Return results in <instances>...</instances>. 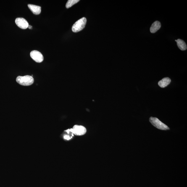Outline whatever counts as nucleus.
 Segmentation results:
<instances>
[{"mask_svg":"<svg viewBox=\"0 0 187 187\" xmlns=\"http://www.w3.org/2000/svg\"><path fill=\"white\" fill-rule=\"evenodd\" d=\"M16 81L19 84L24 86L31 85L34 82V79L33 77L26 75L24 76H19L16 79Z\"/></svg>","mask_w":187,"mask_h":187,"instance_id":"f257e3e1","label":"nucleus"},{"mask_svg":"<svg viewBox=\"0 0 187 187\" xmlns=\"http://www.w3.org/2000/svg\"><path fill=\"white\" fill-rule=\"evenodd\" d=\"M87 20L85 17L82 18L77 21L72 26V31L75 33H77L83 30L86 25Z\"/></svg>","mask_w":187,"mask_h":187,"instance_id":"f03ea898","label":"nucleus"},{"mask_svg":"<svg viewBox=\"0 0 187 187\" xmlns=\"http://www.w3.org/2000/svg\"><path fill=\"white\" fill-rule=\"evenodd\" d=\"M149 121L153 126L159 129L164 130H170V128L167 125L163 123L156 117H151L149 119Z\"/></svg>","mask_w":187,"mask_h":187,"instance_id":"7ed1b4c3","label":"nucleus"},{"mask_svg":"<svg viewBox=\"0 0 187 187\" xmlns=\"http://www.w3.org/2000/svg\"><path fill=\"white\" fill-rule=\"evenodd\" d=\"M71 133L74 135L81 136L86 134L87 130L85 127L81 125H75L73 128L70 129Z\"/></svg>","mask_w":187,"mask_h":187,"instance_id":"20e7f679","label":"nucleus"},{"mask_svg":"<svg viewBox=\"0 0 187 187\" xmlns=\"http://www.w3.org/2000/svg\"><path fill=\"white\" fill-rule=\"evenodd\" d=\"M30 56L35 62L40 63L43 62L44 58L43 55L39 51L33 50L30 53Z\"/></svg>","mask_w":187,"mask_h":187,"instance_id":"39448f33","label":"nucleus"},{"mask_svg":"<svg viewBox=\"0 0 187 187\" xmlns=\"http://www.w3.org/2000/svg\"><path fill=\"white\" fill-rule=\"evenodd\" d=\"M15 22L18 27L23 29H25L29 27L28 22L23 18H17L15 20Z\"/></svg>","mask_w":187,"mask_h":187,"instance_id":"423d86ee","label":"nucleus"},{"mask_svg":"<svg viewBox=\"0 0 187 187\" xmlns=\"http://www.w3.org/2000/svg\"><path fill=\"white\" fill-rule=\"evenodd\" d=\"M28 6L29 9L35 15H39L41 13V7L40 6L32 4H28Z\"/></svg>","mask_w":187,"mask_h":187,"instance_id":"0eeeda50","label":"nucleus"},{"mask_svg":"<svg viewBox=\"0 0 187 187\" xmlns=\"http://www.w3.org/2000/svg\"><path fill=\"white\" fill-rule=\"evenodd\" d=\"M161 25L160 22L156 21L152 24L150 28V31L151 33H156L160 28Z\"/></svg>","mask_w":187,"mask_h":187,"instance_id":"6e6552de","label":"nucleus"},{"mask_svg":"<svg viewBox=\"0 0 187 187\" xmlns=\"http://www.w3.org/2000/svg\"><path fill=\"white\" fill-rule=\"evenodd\" d=\"M171 82L170 79L168 77H165L159 81L158 84L161 88H165Z\"/></svg>","mask_w":187,"mask_h":187,"instance_id":"1a4fd4ad","label":"nucleus"},{"mask_svg":"<svg viewBox=\"0 0 187 187\" xmlns=\"http://www.w3.org/2000/svg\"><path fill=\"white\" fill-rule=\"evenodd\" d=\"M176 42L177 46L180 50L182 51H184L187 49L186 44L183 40L178 39L177 40Z\"/></svg>","mask_w":187,"mask_h":187,"instance_id":"9d476101","label":"nucleus"},{"mask_svg":"<svg viewBox=\"0 0 187 187\" xmlns=\"http://www.w3.org/2000/svg\"><path fill=\"white\" fill-rule=\"evenodd\" d=\"M79 1H80L79 0H69L66 4V7L67 9H69L72 7L74 5L78 2Z\"/></svg>","mask_w":187,"mask_h":187,"instance_id":"9b49d317","label":"nucleus"},{"mask_svg":"<svg viewBox=\"0 0 187 187\" xmlns=\"http://www.w3.org/2000/svg\"><path fill=\"white\" fill-rule=\"evenodd\" d=\"M72 137H70V135H65L64 136V139L67 140H70L71 139Z\"/></svg>","mask_w":187,"mask_h":187,"instance_id":"f8f14e48","label":"nucleus"},{"mask_svg":"<svg viewBox=\"0 0 187 187\" xmlns=\"http://www.w3.org/2000/svg\"><path fill=\"white\" fill-rule=\"evenodd\" d=\"M28 27L29 29H31L32 28V26L30 25H29Z\"/></svg>","mask_w":187,"mask_h":187,"instance_id":"ddd939ff","label":"nucleus"}]
</instances>
